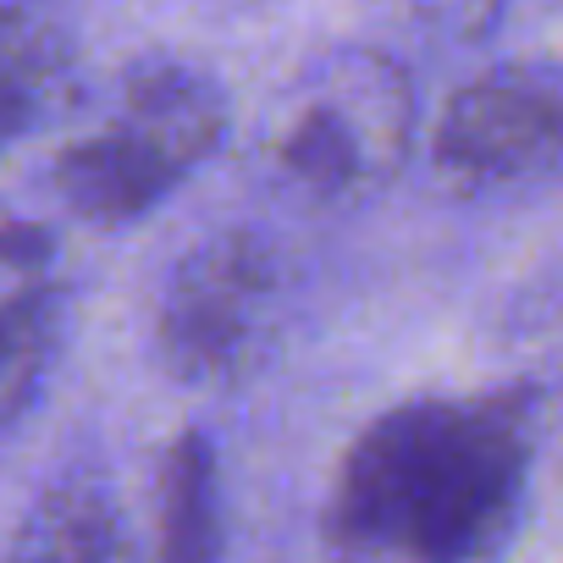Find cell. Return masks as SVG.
<instances>
[{
    "label": "cell",
    "instance_id": "3957f363",
    "mask_svg": "<svg viewBox=\"0 0 563 563\" xmlns=\"http://www.w3.org/2000/svg\"><path fill=\"white\" fill-rule=\"evenodd\" d=\"M415 133V95L404 67L376 51H343L299 78L271 128V172L316 205L365 199L382 188Z\"/></svg>",
    "mask_w": 563,
    "mask_h": 563
},
{
    "label": "cell",
    "instance_id": "9c48e42d",
    "mask_svg": "<svg viewBox=\"0 0 563 563\" xmlns=\"http://www.w3.org/2000/svg\"><path fill=\"white\" fill-rule=\"evenodd\" d=\"M73 73L67 34L23 7H0V150L29 139L62 100Z\"/></svg>",
    "mask_w": 563,
    "mask_h": 563
},
{
    "label": "cell",
    "instance_id": "8992f818",
    "mask_svg": "<svg viewBox=\"0 0 563 563\" xmlns=\"http://www.w3.org/2000/svg\"><path fill=\"white\" fill-rule=\"evenodd\" d=\"M62 343L56 243L23 216H0V431L40 393Z\"/></svg>",
    "mask_w": 563,
    "mask_h": 563
},
{
    "label": "cell",
    "instance_id": "277c9868",
    "mask_svg": "<svg viewBox=\"0 0 563 563\" xmlns=\"http://www.w3.org/2000/svg\"><path fill=\"white\" fill-rule=\"evenodd\" d=\"M276 310V260L249 232H216L172 271L155 310V354L166 376L188 387L238 382L260 343L271 338Z\"/></svg>",
    "mask_w": 563,
    "mask_h": 563
},
{
    "label": "cell",
    "instance_id": "52a82bcc",
    "mask_svg": "<svg viewBox=\"0 0 563 563\" xmlns=\"http://www.w3.org/2000/svg\"><path fill=\"white\" fill-rule=\"evenodd\" d=\"M0 563H133V547L95 481H62L29 508Z\"/></svg>",
    "mask_w": 563,
    "mask_h": 563
},
{
    "label": "cell",
    "instance_id": "7a4b0ae2",
    "mask_svg": "<svg viewBox=\"0 0 563 563\" xmlns=\"http://www.w3.org/2000/svg\"><path fill=\"white\" fill-rule=\"evenodd\" d=\"M221 128L227 100L205 73L172 62L144 67L128 78L117 111L56 155L51 188L73 216L95 227H128L216 150Z\"/></svg>",
    "mask_w": 563,
    "mask_h": 563
},
{
    "label": "cell",
    "instance_id": "6da1fadb",
    "mask_svg": "<svg viewBox=\"0 0 563 563\" xmlns=\"http://www.w3.org/2000/svg\"><path fill=\"white\" fill-rule=\"evenodd\" d=\"M530 453L525 393L398 404L343 453L327 541L349 563H486L525 508Z\"/></svg>",
    "mask_w": 563,
    "mask_h": 563
},
{
    "label": "cell",
    "instance_id": "30bf717a",
    "mask_svg": "<svg viewBox=\"0 0 563 563\" xmlns=\"http://www.w3.org/2000/svg\"><path fill=\"white\" fill-rule=\"evenodd\" d=\"M409 7H415L420 18H431V23L475 29V23H486V18H492V7H497V0H409Z\"/></svg>",
    "mask_w": 563,
    "mask_h": 563
},
{
    "label": "cell",
    "instance_id": "ba28073f",
    "mask_svg": "<svg viewBox=\"0 0 563 563\" xmlns=\"http://www.w3.org/2000/svg\"><path fill=\"white\" fill-rule=\"evenodd\" d=\"M155 563H221V475L216 448L183 431L155 475Z\"/></svg>",
    "mask_w": 563,
    "mask_h": 563
},
{
    "label": "cell",
    "instance_id": "5b68a950",
    "mask_svg": "<svg viewBox=\"0 0 563 563\" xmlns=\"http://www.w3.org/2000/svg\"><path fill=\"white\" fill-rule=\"evenodd\" d=\"M437 166L464 194L525 188L563 172V89L519 73L464 84L437 122Z\"/></svg>",
    "mask_w": 563,
    "mask_h": 563
}]
</instances>
